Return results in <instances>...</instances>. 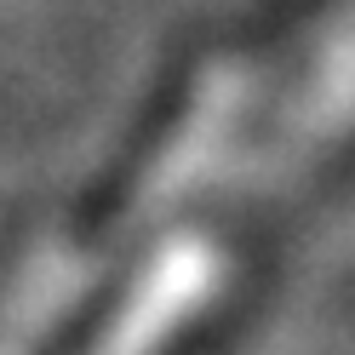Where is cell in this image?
I'll return each mask as SVG.
<instances>
[{"mask_svg": "<svg viewBox=\"0 0 355 355\" xmlns=\"http://www.w3.org/2000/svg\"><path fill=\"white\" fill-rule=\"evenodd\" d=\"M212 286H218V258H212L207 241H178V247H166L149 263L138 298L103 327V344L92 355H161L195 321V309L212 298Z\"/></svg>", "mask_w": 355, "mask_h": 355, "instance_id": "1", "label": "cell"}]
</instances>
